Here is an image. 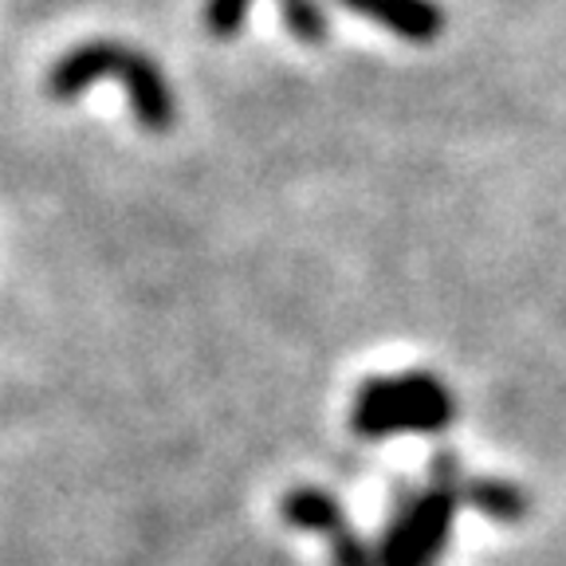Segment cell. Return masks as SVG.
Masks as SVG:
<instances>
[{
    "label": "cell",
    "mask_w": 566,
    "mask_h": 566,
    "mask_svg": "<svg viewBox=\"0 0 566 566\" xmlns=\"http://www.w3.org/2000/svg\"><path fill=\"white\" fill-rule=\"evenodd\" d=\"M275 9H280L283 24H287V32H292L300 44H323V40H327L331 20L318 0H275Z\"/></svg>",
    "instance_id": "3957f363"
},
{
    "label": "cell",
    "mask_w": 566,
    "mask_h": 566,
    "mask_svg": "<svg viewBox=\"0 0 566 566\" xmlns=\"http://www.w3.org/2000/svg\"><path fill=\"white\" fill-rule=\"evenodd\" d=\"M106 75L126 83L134 118L146 130H169L174 126V91H169L158 63L150 55L134 52V48L115 44V40H91V44H80L75 52L63 55L52 67V75H48V91L55 98H75L95 80H106Z\"/></svg>",
    "instance_id": "6da1fadb"
},
{
    "label": "cell",
    "mask_w": 566,
    "mask_h": 566,
    "mask_svg": "<svg viewBox=\"0 0 566 566\" xmlns=\"http://www.w3.org/2000/svg\"><path fill=\"white\" fill-rule=\"evenodd\" d=\"M252 4H256V0H205V28H209L217 40H232V35L244 28Z\"/></svg>",
    "instance_id": "277c9868"
},
{
    "label": "cell",
    "mask_w": 566,
    "mask_h": 566,
    "mask_svg": "<svg viewBox=\"0 0 566 566\" xmlns=\"http://www.w3.org/2000/svg\"><path fill=\"white\" fill-rule=\"evenodd\" d=\"M335 4L389 28L409 44H433L444 32V12L433 0H335Z\"/></svg>",
    "instance_id": "7a4b0ae2"
}]
</instances>
